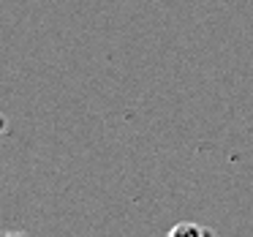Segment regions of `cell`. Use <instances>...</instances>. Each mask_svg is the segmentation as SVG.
I'll return each mask as SVG.
<instances>
[{
    "label": "cell",
    "instance_id": "1",
    "mask_svg": "<svg viewBox=\"0 0 253 237\" xmlns=\"http://www.w3.org/2000/svg\"><path fill=\"white\" fill-rule=\"evenodd\" d=\"M166 237H215V232L210 226L193 224V221H180V224L171 226Z\"/></svg>",
    "mask_w": 253,
    "mask_h": 237
},
{
    "label": "cell",
    "instance_id": "2",
    "mask_svg": "<svg viewBox=\"0 0 253 237\" xmlns=\"http://www.w3.org/2000/svg\"><path fill=\"white\" fill-rule=\"evenodd\" d=\"M0 237H25V235H8V232H0Z\"/></svg>",
    "mask_w": 253,
    "mask_h": 237
}]
</instances>
